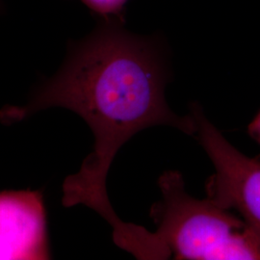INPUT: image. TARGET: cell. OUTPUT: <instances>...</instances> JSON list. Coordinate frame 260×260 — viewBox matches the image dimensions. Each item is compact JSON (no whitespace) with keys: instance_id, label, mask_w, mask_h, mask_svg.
<instances>
[{"instance_id":"obj_4","label":"cell","mask_w":260,"mask_h":260,"mask_svg":"<svg viewBox=\"0 0 260 260\" xmlns=\"http://www.w3.org/2000/svg\"><path fill=\"white\" fill-rule=\"evenodd\" d=\"M49 258L42 194L30 190L0 192V260Z\"/></svg>"},{"instance_id":"obj_1","label":"cell","mask_w":260,"mask_h":260,"mask_svg":"<svg viewBox=\"0 0 260 260\" xmlns=\"http://www.w3.org/2000/svg\"><path fill=\"white\" fill-rule=\"evenodd\" d=\"M123 25L100 20L87 37L71 42L59 72L25 105L3 108L0 120L12 124L51 107L80 116L92 130L93 151L76 174L66 178L62 204L98 212L111 225L114 242L136 253L146 247L149 232L121 221L115 212L106 189L113 160L143 130L167 125L196 136L197 124L191 115L179 116L168 105L165 89L171 73L163 41L133 34Z\"/></svg>"},{"instance_id":"obj_6","label":"cell","mask_w":260,"mask_h":260,"mask_svg":"<svg viewBox=\"0 0 260 260\" xmlns=\"http://www.w3.org/2000/svg\"><path fill=\"white\" fill-rule=\"evenodd\" d=\"M249 134L255 141L260 143V112L249 125Z\"/></svg>"},{"instance_id":"obj_2","label":"cell","mask_w":260,"mask_h":260,"mask_svg":"<svg viewBox=\"0 0 260 260\" xmlns=\"http://www.w3.org/2000/svg\"><path fill=\"white\" fill-rule=\"evenodd\" d=\"M158 186L161 199L149 215L175 259L260 260L259 233L209 199L189 195L179 172H164Z\"/></svg>"},{"instance_id":"obj_7","label":"cell","mask_w":260,"mask_h":260,"mask_svg":"<svg viewBox=\"0 0 260 260\" xmlns=\"http://www.w3.org/2000/svg\"><path fill=\"white\" fill-rule=\"evenodd\" d=\"M0 9H1V0H0Z\"/></svg>"},{"instance_id":"obj_5","label":"cell","mask_w":260,"mask_h":260,"mask_svg":"<svg viewBox=\"0 0 260 260\" xmlns=\"http://www.w3.org/2000/svg\"><path fill=\"white\" fill-rule=\"evenodd\" d=\"M100 20L125 22V5L128 0H80Z\"/></svg>"},{"instance_id":"obj_3","label":"cell","mask_w":260,"mask_h":260,"mask_svg":"<svg viewBox=\"0 0 260 260\" xmlns=\"http://www.w3.org/2000/svg\"><path fill=\"white\" fill-rule=\"evenodd\" d=\"M196 136L213 163L215 173L205 190L214 204L236 210L260 234V156L251 158L235 149L209 121L202 106L190 104Z\"/></svg>"}]
</instances>
